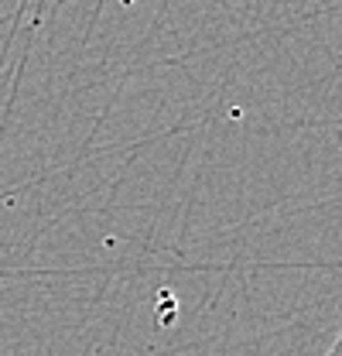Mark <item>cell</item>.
Returning a JSON list of instances; mask_svg holds the SVG:
<instances>
[{
  "label": "cell",
  "mask_w": 342,
  "mask_h": 356,
  "mask_svg": "<svg viewBox=\"0 0 342 356\" xmlns=\"http://www.w3.org/2000/svg\"><path fill=\"white\" fill-rule=\"evenodd\" d=\"M325 356H342V346H339V343H332V350H329Z\"/></svg>",
  "instance_id": "cell-1"
},
{
  "label": "cell",
  "mask_w": 342,
  "mask_h": 356,
  "mask_svg": "<svg viewBox=\"0 0 342 356\" xmlns=\"http://www.w3.org/2000/svg\"><path fill=\"white\" fill-rule=\"evenodd\" d=\"M336 343H339V346H342V332H339V336H336Z\"/></svg>",
  "instance_id": "cell-2"
}]
</instances>
